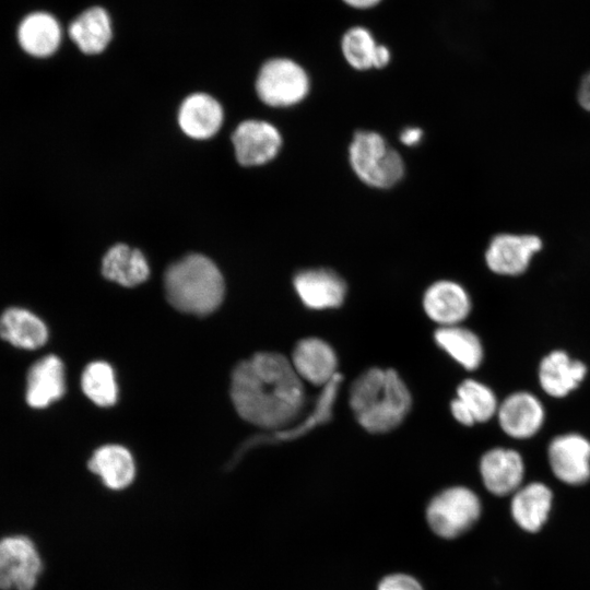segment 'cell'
<instances>
[{
	"label": "cell",
	"instance_id": "6da1fadb",
	"mask_svg": "<svg viewBox=\"0 0 590 590\" xmlns=\"http://www.w3.org/2000/svg\"><path fill=\"white\" fill-rule=\"evenodd\" d=\"M231 397L241 418L271 432L296 423L306 402L304 382L291 359L275 352H259L238 363Z\"/></svg>",
	"mask_w": 590,
	"mask_h": 590
},
{
	"label": "cell",
	"instance_id": "7a4b0ae2",
	"mask_svg": "<svg viewBox=\"0 0 590 590\" xmlns=\"http://www.w3.org/2000/svg\"><path fill=\"white\" fill-rule=\"evenodd\" d=\"M349 403L365 430L382 434L404 421L412 406V396L394 369L371 367L351 385Z\"/></svg>",
	"mask_w": 590,
	"mask_h": 590
},
{
	"label": "cell",
	"instance_id": "3957f363",
	"mask_svg": "<svg viewBox=\"0 0 590 590\" xmlns=\"http://www.w3.org/2000/svg\"><path fill=\"white\" fill-rule=\"evenodd\" d=\"M167 300L179 311L205 316L224 297V280L212 260L192 253L173 263L164 276Z\"/></svg>",
	"mask_w": 590,
	"mask_h": 590
},
{
	"label": "cell",
	"instance_id": "277c9868",
	"mask_svg": "<svg viewBox=\"0 0 590 590\" xmlns=\"http://www.w3.org/2000/svg\"><path fill=\"white\" fill-rule=\"evenodd\" d=\"M349 161L364 184L379 189L397 185L405 170L399 152L380 133L369 130L354 133L349 146Z\"/></svg>",
	"mask_w": 590,
	"mask_h": 590
},
{
	"label": "cell",
	"instance_id": "5b68a950",
	"mask_svg": "<svg viewBox=\"0 0 590 590\" xmlns=\"http://www.w3.org/2000/svg\"><path fill=\"white\" fill-rule=\"evenodd\" d=\"M481 512L482 504L477 494L467 486L455 485L432 497L425 508V519L435 535L452 540L468 532Z\"/></svg>",
	"mask_w": 590,
	"mask_h": 590
},
{
	"label": "cell",
	"instance_id": "8992f818",
	"mask_svg": "<svg viewBox=\"0 0 590 590\" xmlns=\"http://www.w3.org/2000/svg\"><path fill=\"white\" fill-rule=\"evenodd\" d=\"M309 87L306 71L286 58L267 61L256 82L259 98L272 107H288L300 103L309 93Z\"/></svg>",
	"mask_w": 590,
	"mask_h": 590
},
{
	"label": "cell",
	"instance_id": "52a82bcc",
	"mask_svg": "<svg viewBox=\"0 0 590 590\" xmlns=\"http://www.w3.org/2000/svg\"><path fill=\"white\" fill-rule=\"evenodd\" d=\"M553 475L567 485H582L590 480V439L578 432L554 436L546 447Z\"/></svg>",
	"mask_w": 590,
	"mask_h": 590
},
{
	"label": "cell",
	"instance_id": "ba28073f",
	"mask_svg": "<svg viewBox=\"0 0 590 590\" xmlns=\"http://www.w3.org/2000/svg\"><path fill=\"white\" fill-rule=\"evenodd\" d=\"M42 559L26 536L0 540V589L33 590L42 573Z\"/></svg>",
	"mask_w": 590,
	"mask_h": 590
},
{
	"label": "cell",
	"instance_id": "9c48e42d",
	"mask_svg": "<svg viewBox=\"0 0 590 590\" xmlns=\"http://www.w3.org/2000/svg\"><path fill=\"white\" fill-rule=\"evenodd\" d=\"M495 417L505 435L512 439L527 440L541 432L546 420V411L536 394L528 390H518L499 402Z\"/></svg>",
	"mask_w": 590,
	"mask_h": 590
},
{
	"label": "cell",
	"instance_id": "30bf717a",
	"mask_svg": "<svg viewBox=\"0 0 590 590\" xmlns=\"http://www.w3.org/2000/svg\"><path fill=\"white\" fill-rule=\"evenodd\" d=\"M542 247V239L533 234H497L486 248L485 262L495 274L518 276L528 270Z\"/></svg>",
	"mask_w": 590,
	"mask_h": 590
},
{
	"label": "cell",
	"instance_id": "8fae6325",
	"mask_svg": "<svg viewBox=\"0 0 590 590\" xmlns=\"http://www.w3.org/2000/svg\"><path fill=\"white\" fill-rule=\"evenodd\" d=\"M589 373L581 359L573 357L563 349L547 352L538 365V382L541 390L553 399H563L577 390Z\"/></svg>",
	"mask_w": 590,
	"mask_h": 590
},
{
	"label": "cell",
	"instance_id": "7c38bea8",
	"mask_svg": "<svg viewBox=\"0 0 590 590\" xmlns=\"http://www.w3.org/2000/svg\"><path fill=\"white\" fill-rule=\"evenodd\" d=\"M484 487L495 496L514 494L524 479L526 464L519 451L494 447L485 451L479 463Z\"/></svg>",
	"mask_w": 590,
	"mask_h": 590
},
{
	"label": "cell",
	"instance_id": "4fadbf2b",
	"mask_svg": "<svg viewBox=\"0 0 590 590\" xmlns=\"http://www.w3.org/2000/svg\"><path fill=\"white\" fill-rule=\"evenodd\" d=\"M232 141L235 155L244 166L262 165L273 160L282 145L279 130L262 120H246L235 129Z\"/></svg>",
	"mask_w": 590,
	"mask_h": 590
},
{
	"label": "cell",
	"instance_id": "5bb4252c",
	"mask_svg": "<svg viewBox=\"0 0 590 590\" xmlns=\"http://www.w3.org/2000/svg\"><path fill=\"white\" fill-rule=\"evenodd\" d=\"M291 363L303 382L320 388L339 375L335 351L320 338L299 340L293 350Z\"/></svg>",
	"mask_w": 590,
	"mask_h": 590
},
{
	"label": "cell",
	"instance_id": "9a60e30c",
	"mask_svg": "<svg viewBox=\"0 0 590 590\" xmlns=\"http://www.w3.org/2000/svg\"><path fill=\"white\" fill-rule=\"evenodd\" d=\"M293 284L302 303L314 310L338 308L346 296L344 280L326 268L303 270L295 275Z\"/></svg>",
	"mask_w": 590,
	"mask_h": 590
},
{
	"label": "cell",
	"instance_id": "2e32d148",
	"mask_svg": "<svg viewBox=\"0 0 590 590\" xmlns=\"http://www.w3.org/2000/svg\"><path fill=\"white\" fill-rule=\"evenodd\" d=\"M423 308L427 317L439 327L456 326L470 315L472 302L461 284L440 280L425 291Z\"/></svg>",
	"mask_w": 590,
	"mask_h": 590
},
{
	"label": "cell",
	"instance_id": "e0dca14e",
	"mask_svg": "<svg viewBox=\"0 0 590 590\" xmlns=\"http://www.w3.org/2000/svg\"><path fill=\"white\" fill-rule=\"evenodd\" d=\"M64 392V366L58 356L46 355L31 366L25 391V400L31 408H47L61 399Z\"/></svg>",
	"mask_w": 590,
	"mask_h": 590
},
{
	"label": "cell",
	"instance_id": "ac0fdd59",
	"mask_svg": "<svg viewBox=\"0 0 590 590\" xmlns=\"http://www.w3.org/2000/svg\"><path fill=\"white\" fill-rule=\"evenodd\" d=\"M450 403L453 418L463 426L486 423L496 416L499 401L494 390L482 381L468 378L457 388Z\"/></svg>",
	"mask_w": 590,
	"mask_h": 590
},
{
	"label": "cell",
	"instance_id": "d6986e66",
	"mask_svg": "<svg viewBox=\"0 0 590 590\" xmlns=\"http://www.w3.org/2000/svg\"><path fill=\"white\" fill-rule=\"evenodd\" d=\"M21 48L37 58L49 57L58 49L62 30L58 20L50 13L36 11L25 15L16 30Z\"/></svg>",
	"mask_w": 590,
	"mask_h": 590
},
{
	"label": "cell",
	"instance_id": "ffe728a7",
	"mask_svg": "<svg viewBox=\"0 0 590 590\" xmlns=\"http://www.w3.org/2000/svg\"><path fill=\"white\" fill-rule=\"evenodd\" d=\"M552 503V489L542 482H531L512 494L511 516L523 530L536 532L547 520Z\"/></svg>",
	"mask_w": 590,
	"mask_h": 590
},
{
	"label": "cell",
	"instance_id": "44dd1931",
	"mask_svg": "<svg viewBox=\"0 0 590 590\" xmlns=\"http://www.w3.org/2000/svg\"><path fill=\"white\" fill-rule=\"evenodd\" d=\"M178 122L187 135L193 139H208L221 128L223 109L212 96L194 93L182 102Z\"/></svg>",
	"mask_w": 590,
	"mask_h": 590
},
{
	"label": "cell",
	"instance_id": "7402d4cb",
	"mask_svg": "<svg viewBox=\"0 0 590 590\" xmlns=\"http://www.w3.org/2000/svg\"><path fill=\"white\" fill-rule=\"evenodd\" d=\"M0 338L23 350H37L48 340L45 322L32 311L10 307L0 316Z\"/></svg>",
	"mask_w": 590,
	"mask_h": 590
},
{
	"label": "cell",
	"instance_id": "603a6c76",
	"mask_svg": "<svg viewBox=\"0 0 590 590\" xmlns=\"http://www.w3.org/2000/svg\"><path fill=\"white\" fill-rule=\"evenodd\" d=\"M87 468L99 476L106 487L114 491L129 486L135 475L131 453L119 445H106L96 449L87 462Z\"/></svg>",
	"mask_w": 590,
	"mask_h": 590
},
{
	"label": "cell",
	"instance_id": "cb8c5ba5",
	"mask_svg": "<svg viewBox=\"0 0 590 590\" xmlns=\"http://www.w3.org/2000/svg\"><path fill=\"white\" fill-rule=\"evenodd\" d=\"M341 382L342 376L339 374L328 385L322 387L311 411L307 416L303 417L300 422H296L286 428L272 432L273 434L268 436L256 437L251 440L250 445L292 440L315 429L319 425L329 422L332 416L333 404L337 400Z\"/></svg>",
	"mask_w": 590,
	"mask_h": 590
},
{
	"label": "cell",
	"instance_id": "d4e9b609",
	"mask_svg": "<svg viewBox=\"0 0 590 590\" xmlns=\"http://www.w3.org/2000/svg\"><path fill=\"white\" fill-rule=\"evenodd\" d=\"M103 275L122 286L132 287L143 283L150 274L143 253L125 244L109 248L102 261Z\"/></svg>",
	"mask_w": 590,
	"mask_h": 590
},
{
	"label": "cell",
	"instance_id": "484cf974",
	"mask_svg": "<svg viewBox=\"0 0 590 590\" xmlns=\"http://www.w3.org/2000/svg\"><path fill=\"white\" fill-rule=\"evenodd\" d=\"M436 344L467 370L477 369L484 359V347L479 335L461 324L438 327Z\"/></svg>",
	"mask_w": 590,
	"mask_h": 590
},
{
	"label": "cell",
	"instance_id": "4316f807",
	"mask_svg": "<svg viewBox=\"0 0 590 590\" xmlns=\"http://www.w3.org/2000/svg\"><path fill=\"white\" fill-rule=\"evenodd\" d=\"M68 33L82 52L99 54L111 39V22L103 8L93 7L71 22Z\"/></svg>",
	"mask_w": 590,
	"mask_h": 590
},
{
	"label": "cell",
	"instance_id": "83f0119b",
	"mask_svg": "<svg viewBox=\"0 0 590 590\" xmlns=\"http://www.w3.org/2000/svg\"><path fill=\"white\" fill-rule=\"evenodd\" d=\"M81 387L84 394L98 406H110L117 401L115 374L106 362L90 363L82 373Z\"/></svg>",
	"mask_w": 590,
	"mask_h": 590
},
{
	"label": "cell",
	"instance_id": "f1b7e54d",
	"mask_svg": "<svg viewBox=\"0 0 590 590\" xmlns=\"http://www.w3.org/2000/svg\"><path fill=\"white\" fill-rule=\"evenodd\" d=\"M378 47L370 33L363 27L351 28L342 39L343 56L356 70L375 68Z\"/></svg>",
	"mask_w": 590,
	"mask_h": 590
},
{
	"label": "cell",
	"instance_id": "f546056e",
	"mask_svg": "<svg viewBox=\"0 0 590 590\" xmlns=\"http://www.w3.org/2000/svg\"><path fill=\"white\" fill-rule=\"evenodd\" d=\"M376 590H425L422 582L406 573H392L384 576Z\"/></svg>",
	"mask_w": 590,
	"mask_h": 590
},
{
	"label": "cell",
	"instance_id": "4dcf8cb0",
	"mask_svg": "<svg viewBox=\"0 0 590 590\" xmlns=\"http://www.w3.org/2000/svg\"><path fill=\"white\" fill-rule=\"evenodd\" d=\"M577 99L580 106L590 111V71L587 72L579 84Z\"/></svg>",
	"mask_w": 590,
	"mask_h": 590
},
{
	"label": "cell",
	"instance_id": "1f68e13d",
	"mask_svg": "<svg viewBox=\"0 0 590 590\" xmlns=\"http://www.w3.org/2000/svg\"><path fill=\"white\" fill-rule=\"evenodd\" d=\"M423 137L422 129L417 127H408L400 133V141L408 146H413L420 143Z\"/></svg>",
	"mask_w": 590,
	"mask_h": 590
},
{
	"label": "cell",
	"instance_id": "d6a6232c",
	"mask_svg": "<svg viewBox=\"0 0 590 590\" xmlns=\"http://www.w3.org/2000/svg\"><path fill=\"white\" fill-rule=\"evenodd\" d=\"M354 8L365 9L377 4L380 0H343Z\"/></svg>",
	"mask_w": 590,
	"mask_h": 590
}]
</instances>
